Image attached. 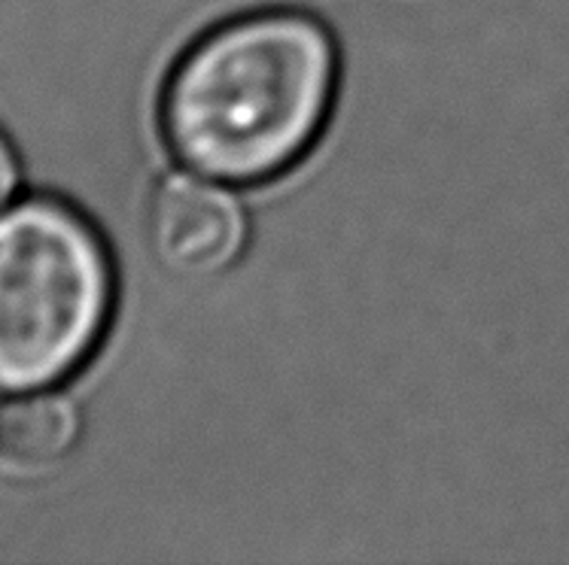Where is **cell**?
<instances>
[{"instance_id": "cell-1", "label": "cell", "mask_w": 569, "mask_h": 565, "mask_svg": "<svg viewBox=\"0 0 569 565\" xmlns=\"http://www.w3.org/2000/svg\"><path fill=\"white\" fill-rule=\"evenodd\" d=\"M336 40L305 12H253L213 28L177 61L162 134L189 171L266 183L305 159L332 113Z\"/></svg>"}, {"instance_id": "cell-2", "label": "cell", "mask_w": 569, "mask_h": 565, "mask_svg": "<svg viewBox=\"0 0 569 565\" xmlns=\"http://www.w3.org/2000/svg\"><path fill=\"white\" fill-rule=\"evenodd\" d=\"M117 299L113 262L80 210L28 198L0 213V393L52 390L92 359Z\"/></svg>"}, {"instance_id": "cell-3", "label": "cell", "mask_w": 569, "mask_h": 565, "mask_svg": "<svg viewBox=\"0 0 569 565\" xmlns=\"http://www.w3.org/2000/svg\"><path fill=\"white\" fill-rule=\"evenodd\" d=\"M147 241L174 274H220L244 250V208L210 176H168L156 185L147 208Z\"/></svg>"}, {"instance_id": "cell-4", "label": "cell", "mask_w": 569, "mask_h": 565, "mask_svg": "<svg viewBox=\"0 0 569 565\" xmlns=\"http://www.w3.org/2000/svg\"><path fill=\"white\" fill-rule=\"evenodd\" d=\"M82 423L64 395L19 393L0 407V456L16 468H56L77 451Z\"/></svg>"}, {"instance_id": "cell-5", "label": "cell", "mask_w": 569, "mask_h": 565, "mask_svg": "<svg viewBox=\"0 0 569 565\" xmlns=\"http://www.w3.org/2000/svg\"><path fill=\"white\" fill-rule=\"evenodd\" d=\"M16 185H19V159L12 152L10 140L3 138V131H0V208L10 201Z\"/></svg>"}]
</instances>
